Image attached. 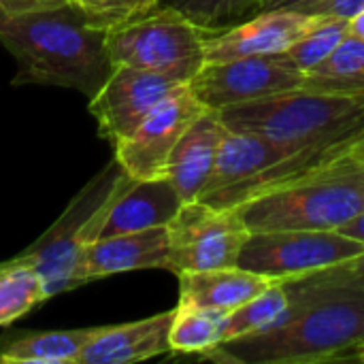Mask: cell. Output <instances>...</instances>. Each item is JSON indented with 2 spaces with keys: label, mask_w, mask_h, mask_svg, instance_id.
Segmentation results:
<instances>
[{
  "label": "cell",
  "mask_w": 364,
  "mask_h": 364,
  "mask_svg": "<svg viewBox=\"0 0 364 364\" xmlns=\"http://www.w3.org/2000/svg\"><path fill=\"white\" fill-rule=\"evenodd\" d=\"M250 228L339 230L364 213V158L348 149L331 154L307 171L243 203L237 209Z\"/></svg>",
  "instance_id": "obj_3"
},
{
  "label": "cell",
  "mask_w": 364,
  "mask_h": 364,
  "mask_svg": "<svg viewBox=\"0 0 364 364\" xmlns=\"http://www.w3.org/2000/svg\"><path fill=\"white\" fill-rule=\"evenodd\" d=\"M224 316L200 307L177 305L168 331L171 352L179 354H205L224 341L222 335Z\"/></svg>",
  "instance_id": "obj_22"
},
{
  "label": "cell",
  "mask_w": 364,
  "mask_h": 364,
  "mask_svg": "<svg viewBox=\"0 0 364 364\" xmlns=\"http://www.w3.org/2000/svg\"><path fill=\"white\" fill-rule=\"evenodd\" d=\"M100 328L51 331L15 337L0 350V364H79Z\"/></svg>",
  "instance_id": "obj_19"
},
{
  "label": "cell",
  "mask_w": 364,
  "mask_h": 364,
  "mask_svg": "<svg viewBox=\"0 0 364 364\" xmlns=\"http://www.w3.org/2000/svg\"><path fill=\"white\" fill-rule=\"evenodd\" d=\"M348 36H354V38L364 41V11H360L358 15H354L348 21Z\"/></svg>",
  "instance_id": "obj_32"
},
{
  "label": "cell",
  "mask_w": 364,
  "mask_h": 364,
  "mask_svg": "<svg viewBox=\"0 0 364 364\" xmlns=\"http://www.w3.org/2000/svg\"><path fill=\"white\" fill-rule=\"evenodd\" d=\"M346 363H363L364 364V343L360 348H356L350 356H348V360Z\"/></svg>",
  "instance_id": "obj_34"
},
{
  "label": "cell",
  "mask_w": 364,
  "mask_h": 364,
  "mask_svg": "<svg viewBox=\"0 0 364 364\" xmlns=\"http://www.w3.org/2000/svg\"><path fill=\"white\" fill-rule=\"evenodd\" d=\"M348 21L350 19L333 15H318L316 23L286 51V55L303 73L311 70L348 38Z\"/></svg>",
  "instance_id": "obj_25"
},
{
  "label": "cell",
  "mask_w": 364,
  "mask_h": 364,
  "mask_svg": "<svg viewBox=\"0 0 364 364\" xmlns=\"http://www.w3.org/2000/svg\"><path fill=\"white\" fill-rule=\"evenodd\" d=\"M303 90L364 96V41L348 36L324 62L303 75Z\"/></svg>",
  "instance_id": "obj_20"
},
{
  "label": "cell",
  "mask_w": 364,
  "mask_h": 364,
  "mask_svg": "<svg viewBox=\"0 0 364 364\" xmlns=\"http://www.w3.org/2000/svg\"><path fill=\"white\" fill-rule=\"evenodd\" d=\"M303 70L286 55H252L205 62L188 81L192 94L213 111L301 87Z\"/></svg>",
  "instance_id": "obj_10"
},
{
  "label": "cell",
  "mask_w": 364,
  "mask_h": 364,
  "mask_svg": "<svg viewBox=\"0 0 364 364\" xmlns=\"http://www.w3.org/2000/svg\"><path fill=\"white\" fill-rule=\"evenodd\" d=\"M288 316L275 326L222 341L203 358L232 364L346 363L364 343V290H322L284 282Z\"/></svg>",
  "instance_id": "obj_2"
},
{
  "label": "cell",
  "mask_w": 364,
  "mask_h": 364,
  "mask_svg": "<svg viewBox=\"0 0 364 364\" xmlns=\"http://www.w3.org/2000/svg\"><path fill=\"white\" fill-rule=\"evenodd\" d=\"M331 0H262L260 11H296L316 15L320 6H324Z\"/></svg>",
  "instance_id": "obj_28"
},
{
  "label": "cell",
  "mask_w": 364,
  "mask_h": 364,
  "mask_svg": "<svg viewBox=\"0 0 364 364\" xmlns=\"http://www.w3.org/2000/svg\"><path fill=\"white\" fill-rule=\"evenodd\" d=\"M181 85L186 83L162 73L113 66L107 81L90 98V113L98 122V134L115 147Z\"/></svg>",
  "instance_id": "obj_11"
},
{
  "label": "cell",
  "mask_w": 364,
  "mask_h": 364,
  "mask_svg": "<svg viewBox=\"0 0 364 364\" xmlns=\"http://www.w3.org/2000/svg\"><path fill=\"white\" fill-rule=\"evenodd\" d=\"M70 0H0L2 13H26V11H41L66 4Z\"/></svg>",
  "instance_id": "obj_30"
},
{
  "label": "cell",
  "mask_w": 364,
  "mask_h": 364,
  "mask_svg": "<svg viewBox=\"0 0 364 364\" xmlns=\"http://www.w3.org/2000/svg\"><path fill=\"white\" fill-rule=\"evenodd\" d=\"M288 282L296 286L322 288V290H364V254Z\"/></svg>",
  "instance_id": "obj_26"
},
{
  "label": "cell",
  "mask_w": 364,
  "mask_h": 364,
  "mask_svg": "<svg viewBox=\"0 0 364 364\" xmlns=\"http://www.w3.org/2000/svg\"><path fill=\"white\" fill-rule=\"evenodd\" d=\"M364 254V245L339 230L279 228L250 232L237 264L275 282H288Z\"/></svg>",
  "instance_id": "obj_8"
},
{
  "label": "cell",
  "mask_w": 364,
  "mask_h": 364,
  "mask_svg": "<svg viewBox=\"0 0 364 364\" xmlns=\"http://www.w3.org/2000/svg\"><path fill=\"white\" fill-rule=\"evenodd\" d=\"M348 149H352L354 154H358L360 158H364V130L348 143Z\"/></svg>",
  "instance_id": "obj_33"
},
{
  "label": "cell",
  "mask_w": 364,
  "mask_h": 364,
  "mask_svg": "<svg viewBox=\"0 0 364 364\" xmlns=\"http://www.w3.org/2000/svg\"><path fill=\"white\" fill-rule=\"evenodd\" d=\"M177 277H179V305L200 307L222 316H228L250 299L258 296L260 292L277 284L275 279L241 269L239 264L211 269V271L181 273Z\"/></svg>",
  "instance_id": "obj_18"
},
{
  "label": "cell",
  "mask_w": 364,
  "mask_h": 364,
  "mask_svg": "<svg viewBox=\"0 0 364 364\" xmlns=\"http://www.w3.org/2000/svg\"><path fill=\"white\" fill-rule=\"evenodd\" d=\"M117 23L73 2L26 11H0V43L17 62L15 85L70 87L92 98L113 70L107 38Z\"/></svg>",
  "instance_id": "obj_1"
},
{
  "label": "cell",
  "mask_w": 364,
  "mask_h": 364,
  "mask_svg": "<svg viewBox=\"0 0 364 364\" xmlns=\"http://www.w3.org/2000/svg\"><path fill=\"white\" fill-rule=\"evenodd\" d=\"M132 177L113 158L64 209V213L15 258L43 279L47 299L75 290V269L83 250L98 239L105 218Z\"/></svg>",
  "instance_id": "obj_5"
},
{
  "label": "cell",
  "mask_w": 364,
  "mask_h": 364,
  "mask_svg": "<svg viewBox=\"0 0 364 364\" xmlns=\"http://www.w3.org/2000/svg\"><path fill=\"white\" fill-rule=\"evenodd\" d=\"M203 111L207 107L192 94L188 83L177 87L130 136L115 145V160L132 179L164 177L173 147Z\"/></svg>",
  "instance_id": "obj_12"
},
{
  "label": "cell",
  "mask_w": 364,
  "mask_h": 364,
  "mask_svg": "<svg viewBox=\"0 0 364 364\" xmlns=\"http://www.w3.org/2000/svg\"><path fill=\"white\" fill-rule=\"evenodd\" d=\"M218 113L228 130L256 134L292 154L341 149L364 130V96L303 87L224 107Z\"/></svg>",
  "instance_id": "obj_4"
},
{
  "label": "cell",
  "mask_w": 364,
  "mask_h": 364,
  "mask_svg": "<svg viewBox=\"0 0 364 364\" xmlns=\"http://www.w3.org/2000/svg\"><path fill=\"white\" fill-rule=\"evenodd\" d=\"M288 311H290L288 290L284 282H277L264 292H260L258 296L250 299L247 303L230 311L228 316H224V324H222L224 341L262 333L275 326L277 322H282L288 316Z\"/></svg>",
  "instance_id": "obj_21"
},
{
  "label": "cell",
  "mask_w": 364,
  "mask_h": 364,
  "mask_svg": "<svg viewBox=\"0 0 364 364\" xmlns=\"http://www.w3.org/2000/svg\"><path fill=\"white\" fill-rule=\"evenodd\" d=\"M166 230L168 271L175 275L235 267L250 237L237 209H215L200 200L183 203Z\"/></svg>",
  "instance_id": "obj_9"
},
{
  "label": "cell",
  "mask_w": 364,
  "mask_h": 364,
  "mask_svg": "<svg viewBox=\"0 0 364 364\" xmlns=\"http://www.w3.org/2000/svg\"><path fill=\"white\" fill-rule=\"evenodd\" d=\"M226 130L220 113L207 109L188 126L173 147L164 177H168L183 203L196 200L205 188Z\"/></svg>",
  "instance_id": "obj_15"
},
{
  "label": "cell",
  "mask_w": 364,
  "mask_h": 364,
  "mask_svg": "<svg viewBox=\"0 0 364 364\" xmlns=\"http://www.w3.org/2000/svg\"><path fill=\"white\" fill-rule=\"evenodd\" d=\"M139 269L168 271V230L166 226L102 237L92 241L75 269L77 288L115 273Z\"/></svg>",
  "instance_id": "obj_14"
},
{
  "label": "cell",
  "mask_w": 364,
  "mask_h": 364,
  "mask_svg": "<svg viewBox=\"0 0 364 364\" xmlns=\"http://www.w3.org/2000/svg\"><path fill=\"white\" fill-rule=\"evenodd\" d=\"M70 2L90 13L105 15L113 21H122V19L147 13L149 9L158 4V0H70Z\"/></svg>",
  "instance_id": "obj_27"
},
{
  "label": "cell",
  "mask_w": 364,
  "mask_h": 364,
  "mask_svg": "<svg viewBox=\"0 0 364 364\" xmlns=\"http://www.w3.org/2000/svg\"><path fill=\"white\" fill-rule=\"evenodd\" d=\"M183 200L168 177L132 179L111 205L98 239L166 226Z\"/></svg>",
  "instance_id": "obj_16"
},
{
  "label": "cell",
  "mask_w": 364,
  "mask_h": 364,
  "mask_svg": "<svg viewBox=\"0 0 364 364\" xmlns=\"http://www.w3.org/2000/svg\"><path fill=\"white\" fill-rule=\"evenodd\" d=\"M316 19L318 15L296 11H260L237 26L205 34V62L286 53Z\"/></svg>",
  "instance_id": "obj_13"
},
{
  "label": "cell",
  "mask_w": 364,
  "mask_h": 364,
  "mask_svg": "<svg viewBox=\"0 0 364 364\" xmlns=\"http://www.w3.org/2000/svg\"><path fill=\"white\" fill-rule=\"evenodd\" d=\"M158 4L181 13L205 34H211L260 13L262 0H158Z\"/></svg>",
  "instance_id": "obj_24"
},
{
  "label": "cell",
  "mask_w": 364,
  "mask_h": 364,
  "mask_svg": "<svg viewBox=\"0 0 364 364\" xmlns=\"http://www.w3.org/2000/svg\"><path fill=\"white\" fill-rule=\"evenodd\" d=\"M360 11H364V0H331L324 6H320L316 15H333L341 19H352Z\"/></svg>",
  "instance_id": "obj_29"
},
{
  "label": "cell",
  "mask_w": 364,
  "mask_h": 364,
  "mask_svg": "<svg viewBox=\"0 0 364 364\" xmlns=\"http://www.w3.org/2000/svg\"><path fill=\"white\" fill-rule=\"evenodd\" d=\"M341 149L292 154L256 134L226 130L211 175L196 200L215 209H239L243 203L273 190Z\"/></svg>",
  "instance_id": "obj_6"
},
{
  "label": "cell",
  "mask_w": 364,
  "mask_h": 364,
  "mask_svg": "<svg viewBox=\"0 0 364 364\" xmlns=\"http://www.w3.org/2000/svg\"><path fill=\"white\" fill-rule=\"evenodd\" d=\"M47 301L41 275L17 258L0 264V326L15 322Z\"/></svg>",
  "instance_id": "obj_23"
},
{
  "label": "cell",
  "mask_w": 364,
  "mask_h": 364,
  "mask_svg": "<svg viewBox=\"0 0 364 364\" xmlns=\"http://www.w3.org/2000/svg\"><path fill=\"white\" fill-rule=\"evenodd\" d=\"M107 49L113 66H132L188 83L205 64V32L181 13L156 4L111 26Z\"/></svg>",
  "instance_id": "obj_7"
},
{
  "label": "cell",
  "mask_w": 364,
  "mask_h": 364,
  "mask_svg": "<svg viewBox=\"0 0 364 364\" xmlns=\"http://www.w3.org/2000/svg\"><path fill=\"white\" fill-rule=\"evenodd\" d=\"M173 311H164L139 322L102 326L83 350L79 364H132L171 352L168 331Z\"/></svg>",
  "instance_id": "obj_17"
},
{
  "label": "cell",
  "mask_w": 364,
  "mask_h": 364,
  "mask_svg": "<svg viewBox=\"0 0 364 364\" xmlns=\"http://www.w3.org/2000/svg\"><path fill=\"white\" fill-rule=\"evenodd\" d=\"M339 232H341V235H346V237H350V239H354V241H358V243H363L364 245V213L356 215L354 220H350L346 226H341V228H339Z\"/></svg>",
  "instance_id": "obj_31"
}]
</instances>
